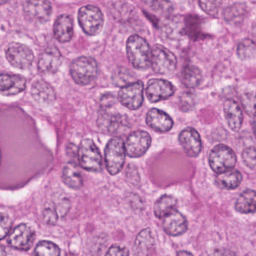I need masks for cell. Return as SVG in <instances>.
Wrapping results in <instances>:
<instances>
[{
	"label": "cell",
	"instance_id": "cell-1",
	"mask_svg": "<svg viewBox=\"0 0 256 256\" xmlns=\"http://www.w3.org/2000/svg\"><path fill=\"white\" fill-rule=\"evenodd\" d=\"M128 59L131 64L138 70H146L152 63V53L148 43L143 38L134 35L127 42Z\"/></svg>",
	"mask_w": 256,
	"mask_h": 256
},
{
	"label": "cell",
	"instance_id": "cell-2",
	"mask_svg": "<svg viewBox=\"0 0 256 256\" xmlns=\"http://www.w3.org/2000/svg\"><path fill=\"white\" fill-rule=\"evenodd\" d=\"M70 72L76 84L82 86L88 85L97 77V63L92 57H79L72 62Z\"/></svg>",
	"mask_w": 256,
	"mask_h": 256
},
{
	"label": "cell",
	"instance_id": "cell-3",
	"mask_svg": "<svg viewBox=\"0 0 256 256\" xmlns=\"http://www.w3.org/2000/svg\"><path fill=\"white\" fill-rule=\"evenodd\" d=\"M126 156V147L122 138H112L106 144L104 151L105 164L111 175H116L122 171Z\"/></svg>",
	"mask_w": 256,
	"mask_h": 256
},
{
	"label": "cell",
	"instance_id": "cell-4",
	"mask_svg": "<svg viewBox=\"0 0 256 256\" xmlns=\"http://www.w3.org/2000/svg\"><path fill=\"white\" fill-rule=\"evenodd\" d=\"M237 156L232 149L224 144L216 145L209 155V165L216 174H222L233 169Z\"/></svg>",
	"mask_w": 256,
	"mask_h": 256
},
{
	"label": "cell",
	"instance_id": "cell-5",
	"mask_svg": "<svg viewBox=\"0 0 256 256\" xmlns=\"http://www.w3.org/2000/svg\"><path fill=\"white\" fill-rule=\"evenodd\" d=\"M78 158L80 166L91 172H98L102 168L100 150L92 140L84 139L80 145Z\"/></svg>",
	"mask_w": 256,
	"mask_h": 256
},
{
	"label": "cell",
	"instance_id": "cell-6",
	"mask_svg": "<svg viewBox=\"0 0 256 256\" xmlns=\"http://www.w3.org/2000/svg\"><path fill=\"white\" fill-rule=\"evenodd\" d=\"M78 20L84 31L90 36H96L100 33L104 22L100 9L93 6L81 8L78 14Z\"/></svg>",
	"mask_w": 256,
	"mask_h": 256
},
{
	"label": "cell",
	"instance_id": "cell-7",
	"mask_svg": "<svg viewBox=\"0 0 256 256\" xmlns=\"http://www.w3.org/2000/svg\"><path fill=\"white\" fill-rule=\"evenodd\" d=\"M150 65L156 73L168 75L176 70L177 58L170 50L156 45L152 49Z\"/></svg>",
	"mask_w": 256,
	"mask_h": 256
},
{
	"label": "cell",
	"instance_id": "cell-8",
	"mask_svg": "<svg viewBox=\"0 0 256 256\" xmlns=\"http://www.w3.org/2000/svg\"><path fill=\"white\" fill-rule=\"evenodd\" d=\"M6 57L12 66L19 69H28L34 61V54L32 50L25 45L16 42L8 45Z\"/></svg>",
	"mask_w": 256,
	"mask_h": 256
},
{
	"label": "cell",
	"instance_id": "cell-9",
	"mask_svg": "<svg viewBox=\"0 0 256 256\" xmlns=\"http://www.w3.org/2000/svg\"><path fill=\"white\" fill-rule=\"evenodd\" d=\"M98 124L104 132L114 135L126 133L130 129L127 117L120 114L103 112L99 115Z\"/></svg>",
	"mask_w": 256,
	"mask_h": 256
},
{
	"label": "cell",
	"instance_id": "cell-10",
	"mask_svg": "<svg viewBox=\"0 0 256 256\" xmlns=\"http://www.w3.org/2000/svg\"><path fill=\"white\" fill-rule=\"evenodd\" d=\"M144 86L141 81L132 82L122 87L118 93L120 102L130 110L140 108L143 102Z\"/></svg>",
	"mask_w": 256,
	"mask_h": 256
},
{
	"label": "cell",
	"instance_id": "cell-11",
	"mask_svg": "<svg viewBox=\"0 0 256 256\" xmlns=\"http://www.w3.org/2000/svg\"><path fill=\"white\" fill-rule=\"evenodd\" d=\"M152 144V138L148 132L138 130L128 136L124 144L126 154L131 158H138L147 152Z\"/></svg>",
	"mask_w": 256,
	"mask_h": 256
},
{
	"label": "cell",
	"instance_id": "cell-12",
	"mask_svg": "<svg viewBox=\"0 0 256 256\" xmlns=\"http://www.w3.org/2000/svg\"><path fill=\"white\" fill-rule=\"evenodd\" d=\"M34 238L36 234L32 228L27 224H20L10 233L8 243L14 249L27 251L31 249Z\"/></svg>",
	"mask_w": 256,
	"mask_h": 256
},
{
	"label": "cell",
	"instance_id": "cell-13",
	"mask_svg": "<svg viewBox=\"0 0 256 256\" xmlns=\"http://www.w3.org/2000/svg\"><path fill=\"white\" fill-rule=\"evenodd\" d=\"M176 88L170 82L162 79H152L148 83L146 96L152 103L166 100L174 95Z\"/></svg>",
	"mask_w": 256,
	"mask_h": 256
},
{
	"label": "cell",
	"instance_id": "cell-14",
	"mask_svg": "<svg viewBox=\"0 0 256 256\" xmlns=\"http://www.w3.org/2000/svg\"><path fill=\"white\" fill-rule=\"evenodd\" d=\"M24 11L30 19L39 23L49 20L52 13V7L48 0H27Z\"/></svg>",
	"mask_w": 256,
	"mask_h": 256
},
{
	"label": "cell",
	"instance_id": "cell-15",
	"mask_svg": "<svg viewBox=\"0 0 256 256\" xmlns=\"http://www.w3.org/2000/svg\"><path fill=\"white\" fill-rule=\"evenodd\" d=\"M179 142L186 154L190 157H197L201 153V137L194 128L184 129L179 135Z\"/></svg>",
	"mask_w": 256,
	"mask_h": 256
},
{
	"label": "cell",
	"instance_id": "cell-16",
	"mask_svg": "<svg viewBox=\"0 0 256 256\" xmlns=\"http://www.w3.org/2000/svg\"><path fill=\"white\" fill-rule=\"evenodd\" d=\"M62 63V57L57 48H48L42 54L38 63V69L42 74H55Z\"/></svg>",
	"mask_w": 256,
	"mask_h": 256
},
{
	"label": "cell",
	"instance_id": "cell-17",
	"mask_svg": "<svg viewBox=\"0 0 256 256\" xmlns=\"http://www.w3.org/2000/svg\"><path fill=\"white\" fill-rule=\"evenodd\" d=\"M162 219V228L168 235L177 237L188 231V221L182 213L176 210H172Z\"/></svg>",
	"mask_w": 256,
	"mask_h": 256
},
{
	"label": "cell",
	"instance_id": "cell-18",
	"mask_svg": "<svg viewBox=\"0 0 256 256\" xmlns=\"http://www.w3.org/2000/svg\"><path fill=\"white\" fill-rule=\"evenodd\" d=\"M26 87V81L20 75L0 74V94L14 96L24 91Z\"/></svg>",
	"mask_w": 256,
	"mask_h": 256
},
{
	"label": "cell",
	"instance_id": "cell-19",
	"mask_svg": "<svg viewBox=\"0 0 256 256\" xmlns=\"http://www.w3.org/2000/svg\"><path fill=\"white\" fill-rule=\"evenodd\" d=\"M146 123L156 132H167L172 128L173 120L171 117L161 110L153 108L148 112Z\"/></svg>",
	"mask_w": 256,
	"mask_h": 256
},
{
	"label": "cell",
	"instance_id": "cell-20",
	"mask_svg": "<svg viewBox=\"0 0 256 256\" xmlns=\"http://www.w3.org/2000/svg\"><path fill=\"white\" fill-rule=\"evenodd\" d=\"M224 114L228 127L234 132L240 130L243 124L244 116L238 102L232 99L226 101Z\"/></svg>",
	"mask_w": 256,
	"mask_h": 256
},
{
	"label": "cell",
	"instance_id": "cell-21",
	"mask_svg": "<svg viewBox=\"0 0 256 256\" xmlns=\"http://www.w3.org/2000/svg\"><path fill=\"white\" fill-rule=\"evenodd\" d=\"M54 36L62 43L70 42L74 35V24L72 17L62 15L57 18L54 27Z\"/></svg>",
	"mask_w": 256,
	"mask_h": 256
},
{
	"label": "cell",
	"instance_id": "cell-22",
	"mask_svg": "<svg viewBox=\"0 0 256 256\" xmlns=\"http://www.w3.org/2000/svg\"><path fill=\"white\" fill-rule=\"evenodd\" d=\"M155 241L150 228L138 233L134 245V251L137 255H152L154 252Z\"/></svg>",
	"mask_w": 256,
	"mask_h": 256
},
{
	"label": "cell",
	"instance_id": "cell-23",
	"mask_svg": "<svg viewBox=\"0 0 256 256\" xmlns=\"http://www.w3.org/2000/svg\"><path fill=\"white\" fill-rule=\"evenodd\" d=\"M32 95L34 100L42 105H50L56 100L52 87L43 80H38L32 87Z\"/></svg>",
	"mask_w": 256,
	"mask_h": 256
},
{
	"label": "cell",
	"instance_id": "cell-24",
	"mask_svg": "<svg viewBox=\"0 0 256 256\" xmlns=\"http://www.w3.org/2000/svg\"><path fill=\"white\" fill-rule=\"evenodd\" d=\"M236 209L243 214H250L256 212V192L252 189L244 191L236 203Z\"/></svg>",
	"mask_w": 256,
	"mask_h": 256
},
{
	"label": "cell",
	"instance_id": "cell-25",
	"mask_svg": "<svg viewBox=\"0 0 256 256\" xmlns=\"http://www.w3.org/2000/svg\"><path fill=\"white\" fill-rule=\"evenodd\" d=\"M62 180L68 187L73 189H80L84 184L82 175L73 162H69L63 168Z\"/></svg>",
	"mask_w": 256,
	"mask_h": 256
},
{
	"label": "cell",
	"instance_id": "cell-26",
	"mask_svg": "<svg viewBox=\"0 0 256 256\" xmlns=\"http://www.w3.org/2000/svg\"><path fill=\"white\" fill-rule=\"evenodd\" d=\"M177 205V199L172 195H164L160 197L154 206V213L159 219H162L164 216L176 210Z\"/></svg>",
	"mask_w": 256,
	"mask_h": 256
},
{
	"label": "cell",
	"instance_id": "cell-27",
	"mask_svg": "<svg viewBox=\"0 0 256 256\" xmlns=\"http://www.w3.org/2000/svg\"><path fill=\"white\" fill-rule=\"evenodd\" d=\"M218 178L221 185L228 189H234L238 187L243 180L242 173L234 169L218 174Z\"/></svg>",
	"mask_w": 256,
	"mask_h": 256
},
{
	"label": "cell",
	"instance_id": "cell-28",
	"mask_svg": "<svg viewBox=\"0 0 256 256\" xmlns=\"http://www.w3.org/2000/svg\"><path fill=\"white\" fill-rule=\"evenodd\" d=\"M202 75L196 66H186L182 72V81L186 87L195 88L201 84Z\"/></svg>",
	"mask_w": 256,
	"mask_h": 256
},
{
	"label": "cell",
	"instance_id": "cell-29",
	"mask_svg": "<svg viewBox=\"0 0 256 256\" xmlns=\"http://www.w3.org/2000/svg\"><path fill=\"white\" fill-rule=\"evenodd\" d=\"M246 6L242 3H236L224 11V18L228 23H238L246 15Z\"/></svg>",
	"mask_w": 256,
	"mask_h": 256
},
{
	"label": "cell",
	"instance_id": "cell-30",
	"mask_svg": "<svg viewBox=\"0 0 256 256\" xmlns=\"http://www.w3.org/2000/svg\"><path fill=\"white\" fill-rule=\"evenodd\" d=\"M238 56L240 60H249L256 58V44L250 39H244L239 43Z\"/></svg>",
	"mask_w": 256,
	"mask_h": 256
},
{
	"label": "cell",
	"instance_id": "cell-31",
	"mask_svg": "<svg viewBox=\"0 0 256 256\" xmlns=\"http://www.w3.org/2000/svg\"><path fill=\"white\" fill-rule=\"evenodd\" d=\"M34 254L42 256H57L60 255V249L55 243L44 240L38 243Z\"/></svg>",
	"mask_w": 256,
	"mask_h": 256
},
{
	"label": "cell",
	"instance_id": "cell-32",
	"mask_svg": "<svg viewBox=\"0 0 256 256\" xmlns=\"http://www.w3.org/2000/svg\"><path fill=\"white\" fill-rule=\"evenodd\" d=\"M134 76L132 72L126 69H120L114 75V82L118 87H124L128 84L134 82Z\"/></svg>",
	"mask_w": 256,
	"mask_h": 256
},
{
	"label": "cell",
	"instance_id": "cell-33",
	"mask_svg": "<svg viewBox=\"0 0 256 256\" xmlns=\"http://www.w3.org/2000/svg\"><path fill=\"white\" fill-rule=\"evenodd\" d=\"M200 7L206 13L214 15L222 3V0H198Z\"/></svg>",
	"mask_w": 256,
	"mask_h": 256
},
{
	"label": "cell",
	"instance_id": "cell-34",
	"mask_svg": "<svg viewBox=\"0 0 256 256\" xmlns=\"http://www.w3.org/2000/svg\"><path fill=\"white\" fill-rule=\"evenodd\" d=\"M242 102L245 111L249 114H254L256 110V95L254 93H244L242 96Z\"/></svg>",
	"mask_w": 256,
	"mask_h": 256
},
{
	"label": "cell",
	"instance_id": "cell-35",
	"mask_svg": "<svg viewBox=\"0 0 256 256\" xmlns=\"http://www.w3.org/2000/svg\"><path fill=\"white\" fill-rule=\"evenodd\" d=\"M185 30L191 37H198L200 33L198 18H196L194 16L188 17L185 22Z\"/></svg>",
	"mask_w": 256,
	"mask_h": 256
},
{
	"label": "cell",
	"instance_id": "cell-36",
	"mask_svg": "<svg viewBox=\"0 0 256 256\" xmlns=\"http://www.w3.org/2000/svg\"><path fill=\"white\" fill-rule=\"evenodd\" d=\"M244 162L245 165L251 169H254L256 166V149L250 147L245 149L242 154Z\"/></svg>",
	"mask_w": 256,
	"mask_h": 256
},
{
	"label": "cell",
	"instance_id": "cell-37",
	"mask_svg": "<svg viewBox=\"0 0 256 256\" xmlns=\"http://www.w3.org/2000/svg\"><path fill=\"white\" fill-rule=\"evenodd\" d=\"M12 222L7 214L0 213V240L4 239L10 232Z\"/></svg>",
	"mask_w": 256,
	"mask_h": 256
},
{
	"label": "cell",
	"instance_id": "cell-38",
	"mask_svg": "<svg viewBox=\"0 0 256 256\" xmlns=\"http://www.w3.org/2000/svg\"><path fill=\"white\" fill-rule=\"evenodd\" d=\"M44 219L46 223L50 225H54L57 222L58 216L56 212L54 209L46 208L44 211Z\"/></svg>",
	"mask_w": 256,
	"mask_h": 256
},
{
	"label": "cell",
	"instance_id": "cell-39",
	"mask_svg": "<svg viewBox=\"0 0 256 256\" xmlns=\"http://www.w3.org/2000/svg\"><path fill=\"white\" fill-rule=\"evenodd\" d=\"M106 255H128L129 252L126 248L120 245H114L106 253Z\"/></svg>",
	"mask_w": 256,
	"mask_h": 256
},
{
	"label": "cell",
	"instance_id": "cell-40",
	"mask_svg": "<svg viewBox=\"0 0 256 256\" xmlns=\"http://www.w3.org/2000/svg\"><path fill=\"white\" fill-rule=\"evenodd\" d=\"M100 102H102V105H103V107H108L109 108L115 103V98L111 94L105 95L102 98Z\"/></svg>",
	"mask_w": 256,
	"mask_h": 256
},
{
	"label": "cell",
	"instance_id": "cell-41",
	"mask_svg": "<svg viewBox=\"0 0 256 256\" xmlns=\"http://www.w3.org/2000/svg\"><path fill=\"white\" fill-rule=\"evenodd\" d=\"M142 1L144 4H146L147 6H150V8L154 9L155 5H156V2H158V0H142Z\"/></svg>",
	"mask_w": 256,
	"mask_h": 256
},
{
	"label": "cell",
	"instance_id": "cell-42",
	"mask_svg": "<svg viewBox=\"0 0 256 256\" xmlns=\"http://www.w3.org/2000/svg\"><path fill=\"white\" fill-rule=\"evenodd\" d=\"M7 255V252H6V248L4 246H0V255Z\"/></svg>",
	"mask_w": 256,
	"mask_h": 256
},
{
	"label": "cell",
	"instance_id": "cell-43",
	"mask_svg": "<svg viewBox=\"0 0 256 256\" xmlns=\"http://www.w3.org/2000/svg\"><path fill=\"white\" fill-rule=\"evenodd\" d=\"M177 255H192V253H190V252H178Z\"/></svg>",
	"mask_w": 256,
	"mask_h": 256
},
{
	"label": "cell",
	"instance_id": "cell-44",
	"mask_svg": "<svg viewBox=\"0 0 256 256\" xmlns=\"http://www.w3.org/2000/svg\"><path fill=\"white\" fill-rule=\"evenodd\" d=\"M254 132H255V134L256 135V114L255 117H254Z\"/></svg>",
	"mask_w": 256,
	"mask_h": 256
},
{
	"label": "cell",
	"instance_id": "cell-45",
	"mask_svg": "<svg viewBox=\"0 0 256 256\" xmlns=\"http://www.w3.org/2000/svg\"><path fill=\"white\" fill-rule=\"evenodd\" d=\"M8 1L9 0H0V6L6 4V3H7Z\"/></svg>",
	"mask_w": 256,
	"mask_h": 256
}]
</instances>
